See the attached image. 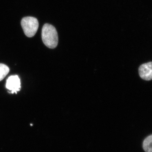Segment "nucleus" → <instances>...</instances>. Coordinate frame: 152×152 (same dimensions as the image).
Returning <instances> with one entry per match:
<instances>
[{"label":"nucleus","mask_w":152,"mask_h":152,"mask_svg":"<svg viewBox=\"0 0 152 152\" xmlns=\"http://www.w3.org/2000/svg\"><path fill=\"white\" fill-rule=\"evenodd\" d=\"M42 37L44 44L49 48H55L58 42L56 28L49 24H45L42 29Z\"/></svg>","instance_id":"nucleus-1"},{"label":"nucleus","mask_w":152,"mask_h":152,"mask_svg":"<svg viewBox=\"0 0 152 152\" xmlns=\"http://www.w3.org/2000/svg\"><path fill=\"white\" fill-rule=\"evenodd\" d=\"M21 25L25 35L32 37L35 35L39 26L37 19L32 17H26L22 19Z\"/></svg>","instance_id":"nucleus-2"},{"label":"nucleus","mask_w":152,"mask_h":152,"mask_svg":"<svg viewBox=\"0 0 152 152\" xmlns=\"http://www.w3.org/2000/svg\"><path fill=\"white\" fill-rule=\"evenodd\" d=\"M6 88L11 91V94H17L21 89L20 80L18 75L11 76L7 80Z\"/></svg>","instance_id":"nucleus-3"},{"label":"nucleus","mask_w":152,"mask_h":152,"mask_svg":"<svg viewBox=\"0 0 152 152\" xmlns=\"http://www.w3.org/2000/svg\"><path fill=\"white\" fill-rule=\"evenodd\" d=\"M140 77L147 81L152 80V62L143 64L139 69Z\"/></svg>","instance_id":"nucleus-4"},{"label":"nucleus","mask_w":152,"mask_h":152,"mask_svg":"<svg viewBox=\"0 0 152 152\" xmlns=\"http://www.w3.org/2000/svg\"><path fill=\"white\" fill-rule=\"evenodd\" d=\"M143 148L146 152H152V135L147 137L144 140Z\"/></svg>","instance_id":"nucleus-5"},{"label":"nucleus","mask_w":152,"mask_h":152,"mask_svg":"<svg viewBox=\"0 0 152 152\" xmlns=\"http://www.w3.org/2000/svg\"><path fill=\"white\" fill-rule=\"evenodd\" d=\"M10 72L8 67L4 64H0V81L2 80Z\"/></svg>","instance_id":"nucleus-6"}]
</instances>
